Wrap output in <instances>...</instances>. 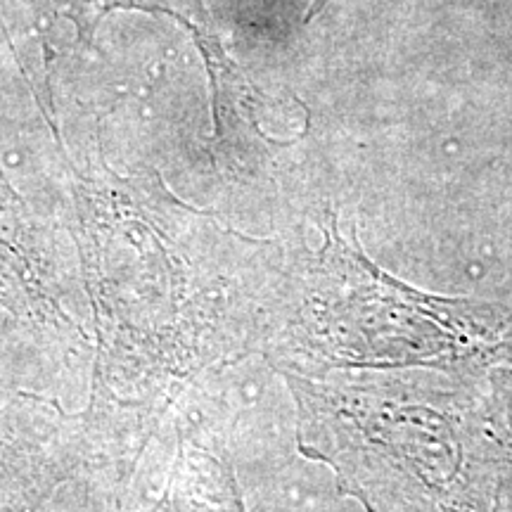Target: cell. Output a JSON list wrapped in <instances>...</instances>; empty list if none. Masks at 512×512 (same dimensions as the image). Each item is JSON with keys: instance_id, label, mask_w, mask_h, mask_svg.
Wrapping results in <instances>:
<instances>
[{"instance_id": "6da1fadb", "label": "cell", "mask_w": 512, "mask_h": 512, "mask_svg": "<svg viewBox=\"0 0 512 512\" xmlns=\"http://www.w3.org/2000/svg\"><path fill=\"white\" fill-rule=\"evenodd\" d=\"M325 316L335 320L332 354L342 363L482 366L512 328V309L444 299L389 278L332 230L323 252Z\"/></svg>"}, {"instance_id": "7a4b0ae2", "label": "cell", "mask_w": 512, "mask_h": 512, "mask_svg": "<svg viewBox=\"0 0 512 512\" xmlns=\"http://www.w3.org/2000/svg\"><path fill=\"white\" fill-rule=\"evenodd\" d=\"M112 10H143L181 22L195 38L197 46L204 50L211 86L216 93V112L226 110L223 119H228L233 110H238L245 102V95L249 93L247 83L219 43V34H216L204 0H102L100 10L93 15V24L100 22L105 12Z\"/></svg>"}]
</instances>
